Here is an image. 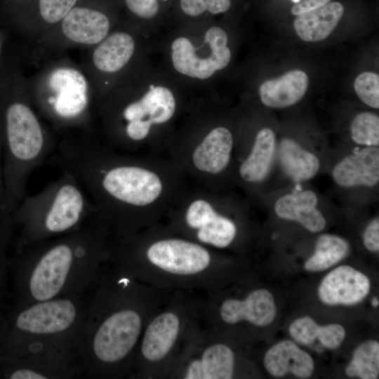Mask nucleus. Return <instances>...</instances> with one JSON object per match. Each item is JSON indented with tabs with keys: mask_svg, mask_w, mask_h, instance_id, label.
<instances>
[{
	"mask_svg": "<svg viewBox=\"0 0 379 379\" xmlns=\"http://www.w3.org/2000/svg\"><path fill=\"white\" fill-rule=\"evenodd\" d=\"M173 293L105 262L91 290L81 330V378H131L145 327Z\"/></svg>",
	"mask_w": 379,
	"mask_h": 379,
	"instance_id": "obj_1",
	"label": "nucleus"
},
{
	"mask_svg": "<svg viewBox=\"0 0 379 379\" xmlns=\"http://www.w3.org/2000/svg\"><path fill=\"white\" fill-rule=\"evenodd\" d=\"M109 237L95 213L72 232L13 252L8 258V303L20 307L90 291L109 258Z\"/></svg>",
	"mask_w": 379,
	"mask_h": 379,
	"instance_id": "obj_2",
	"label": "nucleus"
},
{
	"mask_svg": "<svg viewBox=\"0 0 379 379\" xmlns=\"http://www.w3.org/2000/svg\"><path fill=\"white\" fill-rule=\"evenodd\" d=\"M91 290L20 307L8 303L0 312V353L58 354L79 364L81 334Z\"/></svg>",
	"mask_w": 379,
	"mask_h": 379,
	"instance_id": "obj_3",
	"label": "nucleus"
},
{
	"mask_svg": "<svg viewBox=\"0 0 379 379\" xmlns=\"http://www.w3.org/2000/svg\"><path fill=\"white\" fill-rule=\"evenodd\" d=\"M109 261L155 288L199 293L216 291L221 270L211 252L178 238L155 240L143 249L121 239L111 241Z\"/></svg>",
	"mask_w": 379,
	"mask_h": 379,
	"instance_id": "obj_4",
	"label": "nucleus"
},
{
	"mask_svg": "<svg viewBox=\"0 0 379 379\" xmlns=\"http://www.w3.org/2000/svg\"><path fill=\"white\" fill-rule=\"evenodd\" d=\"M95 209L77 178L61 175L37 193L25 196L13 212V252L35 243L72 232L88 220Z\"/></svg>",
	"mask_w": 379,
	"mask_h": 379,
	"instance_id": "obj_5",
	"label": "nucleus"
},
{
	"mask_svg": "<svg viewBox=\"0 0 379 379\" xmlns=\"http://www.w3.org/2000/svg\"><path fill=\"white\" fill-rule=\"evenodd\" d=\"M199 323V293L174 291L145 327L131 378H169Z\"/></svg>",
	"mask_w": 379,
	"mask_h": 379,
	"instance_id": "obj_6",
	"label": "nucleus"
},
{
	"mask_svg": "<svg viewBox=\"0 0 379 379\" xmlns=\"http://www.w3.org/2000/svg\"><path fill=\"white\" fill-rule=\"evenodd\" d=\"M236 361L233 348L216 340L215 332L199 321L169 378L230 379L235 375Z\"/></svg>",
	"mask_w": 379,
	"mask_h": 379,
	"instance_id": "obj_7",
	"label": "nucleus"
},
{
	"mask_svg": "<svg viewBox=\"0 0 379 379\" xmlns=\"http://www.w3.org/2000/svg\"><path fill=\"white\" fill-rule=\"evenodd\" d=\"M199 310L201 324L210 328L244 322L266 326L273 321L277 312L273 295L264 288L253 290L244 298L227 297L222 300L208 293H199Z\"/></svg>",
	"mask_w": 379,
	"mask_h": 379,
	"instance_id": "obj_8",
	"label": "nucleus"
},
{
	"mask_svg": "<svg viewBox=\"0 0 379 379\" xmlns=\"http://www.w3.org/2000/svg\"><path fill=\"white\" fill-rule=\"evenodd\" d=\"M205 41L211 46V52L202 58L195 53L190 39H175L171 45V60L175 69L181 74L204 80L227 67L231 52L227 46L228 36L225 30L216 26L210 27L206 32Z\"/></svg>",
	"mask_w": 379,
	"mask_h": 379,
	"instance_id": "obj_9",
	"label": "nucleus"
},
{
	"mask_svg": "<svg viewBox=\"0 0 379 379\" xmlns=\"http://www.w3.org/2000/svg\"><path fill=\"white\" fill-rule=\"evenodd\" d=\"M81 378L78 361L58 354L0 353V379Z\"/></svg>",
	"mask_w": 379,
	"mask_h": 379,
	"instance_id": "obj_10",
	"label": "nucleus"
},
{
	"mask_svg": "<svg viewBox=\"0 0 379 379\" xmlns=\"http://www.w3.org/2000/svg\"><path fill=\"white\" fill-rule=\"evenodd\" d=\"M48 84L51 95L47 105L57 119L73 121L83 117L88 105V84L80 72L69 67L55 69Z\"/></svg>",
	"mask_w": 379,
	"mask_h": 379,
	"instance_id": "obj_11",
	"label": "nucleus"
},
{
	"mask_svg": "<svg viewBox=\"0 0 379 379\" xmlns=\"http://www.w3.org/2000/svg\"><path fill=\"white\" fill-rule=\"evenodd\" d=\"M370 288L366 275L350 266L342 265L324 278L318 295L322 302L328 305H352L361 302Z\"/></svg>",
	"mask_w": 379,
	"mask_h": 379,
	"instance_id": "obj_12",
	"label": "nucleus"
},
{
	"mask_svg": "<svg viewBox=\"0 0 379 379\" xmlns=\"http://www.w3.org/2000/svg\"><path fill=\"white\" fill-rule=\"evenodd\" d=\"M187 226L196 231V237L204 244L223 248L230 246L237 234L235 224L217 213L206 201L197 200L185 215Z\"/></svg>",
	"mask_w": 379,
	"mask_h": 379,
	"instance_id": "obj_13",
	"label": "nucleus"
},
{
	"mask_svg": "<svg viewBox=\"0 0 379 379\" xmlns=\"http://www.w3.org/2000/svg\"><path fill=\"white\" fill-rule=\"evenodd\" d=\"M333 178L344 187L375 185L379 180V149L367 147L345 157L334 167Z\"/></svg>",
	"mask_w": 379,
	"mask_h": 379,
	"instance_id": "obj_14",
	"label": "nucleus"
},
{
	"mask_svg": "<svg viewBox=\"0 0 379 379\" xmlns=\"http://www.w3.org/2000/svg\"><path fill=\"white\" fill-rule=\"evenodd\" d=\"M175 109L173 93L162 86H151L138 100L128 104L122 112L127 122L142 121L149 124H160L168 121Z\"/></svg>",
	"mask_w": 379,
	"mask_h": 379,
	"instance_id": "obj_15",
	"label": "nucleus"
},
{
	"mask_svg": "<svg viewBox=\"0 0 379 379\" xmlns=\"http://www.w3.org/2000/svg\"><path fill=\"white\" fill-rule=\"evenodd\" d=\"M263 363L267 372L275 377L291 373L297 377L307 378L314 368L312 357L289 340L270 347L264 356Z\"/></svg>",
	"mask_w": 379,
	"mask_h": 379,
	"instance_id": "obj_16",
	"label": "nucleus"
},
{
	"mask_svg": "<svg viewBox=\"0 0 379 379\" xmlns=\"http://www.w3.org/2000/svg\"><path fill=\"white\" fill-rule=\"evenodd\" d=\"M109 25V19L104 13L76 7L63 18L62 29L64 34L74 42L95 44L105 38Z\"/></svg>",
	"mask_w": 379,
	"mask_h": 379,
	"instance_id": "obj_17",
	"label": "nucleus"
},
{
	"mask_svg": "<svg viewBox=\"0 0 379 379\" xmlns=\"http://www.w3.org/2000/svg\"><path fill=\"white\" fill-rule=\"evenodd\" d=\"M317 197L310 190L288 194L279 198L274 211L281 218L296 221L312 232H319L326 226V220L316 208Z\"/></svg>",
	"mask_w": 379,
	"mask_h": 379,
	"instance_id": "obj_18",
	"label": "nucleus"
},
{
	"mask_svg": "<svg viewBox=\"0 0 379 379\" xmlns=\"http://www.w3.org/2000/svg\"><path fill=\"white\" fill-rule=\"evenodd\" d=\"M308 84L307 74L295 69L263 82L259 88V94L265 105L284 108L298 102L305 94Z\"/></svg>",
	"mask_w": 379,
	"mask_h": 379,
	"instance_id": "obj_19",
	"label": "nucleus"
},
{
	"mask_svg": "<svg viewBox=\"0 0 379 379\" xmlns=\"http://www.w3.org/2000/svg\"><path fill=\"white\" fill-rule=\"evenodd\" d=\"M344 13L338 1H329L319 7L299 14L293 26L298 36L305 41L317 42L327 38L335 28Z\"/></svg>",
	"mask_w": 379,
	"mask_h": 379,
	"instance_id": "obj_20",
	"label": "nucleus"
},
{
	"mask_svg": "<svg viewBox=\"0 0 379 379\" xmlns=\"http://www.w3.org/2000/svg\"><path fill=\"white\" fill-rule=\"evenodd\" d=\"M233 139L230 131L225 127L213 129L196 148L193 162L200 171L218 173L228 164Z\"/></svg>",
	"mask_w": 379,
	"mask_h": 379,
	"instance_id": "obj_21",
	"label": "nucleus"
},
{
	"mask_svg": "<svg viewBox=\"0 0 379 379\" xmlns=\"http://www.w3.org/2000/svg\"><path fill=\"white\" fill-rule=\"evenodd\" d=\"M276 152L275 135L269 128L257 134L251 152L241 165V177L248 182L263 180L272 167Z\"/></svg>",
	"mask_w": 379,
	"mask_h": 379,
	"instance_id": "obj_22",
	"label": "nucleus"
},
{
	"mask_svg": "<svg viewBox=\"0 0 379 379\" xmlns=\"http://www.w3.org/2000/svg\"><path fill=\"white\" fill-rule=\"evenodd\" d=\"M135 50L133 37L125 32H115L106 38L94 51L93 62L97 69L113 73L124 67Z\"/></svg>",
	"mask_w": 379,
	"mask_h": 379,
	"instance_id": "obj_23",
	"label": "nucleus"
},
{
	"mask_svg": "<svg viewBox=\"0 0 379 379\" xmlns=\"http://www.w3.org/2000/svg\"><path fill=\"white\" fill-rule=\"evenodd\" d=\"M279 159L284 173L295 182L312 178L319 169L320 164L317 156L289 138H285L280 142Z\"/></svg>",
	"mask_w": 379,
	"mask_h": 379,
	"instance_id": "obj_24",
	"label": "nucleus"
},
{
	"mask_svg": "<svg viewBox=\"0 0 379 379\" xmlns=\"http://www.w3.org/2000/svg\"><path fill=\"white\" fill-rule=\"evenodd\" d=\"M289 333L299 343L309 345L317 339L328 349L338 348L345 337V330L341 325L332 324L321 326L307 316L295 320L289 327Z\"/></svg>",
	"mask_w": 379,
	"mask_h": 379,
	"instance_id": "obj_25",
	"label": "nucleus"
},
{
	"mask_svg": "<svg viewBox=\"0 0 379 379\" xmlns=\"http://www.w3.org/2000/svg\"><path fill=\"white\" fill-rule=\"evenodd\" d=\"M349 248L344 239L333 234H322L317 241L314 254L305 262L304 267L310 272L325 270L344 259Z\"/></svg>",
	"mask_w": 379,
	"mask_h": 379,
	"instance_id": "obj_26",
	"label": "nucleus"
},
{
	"mask_svg": "<svg viewBox=\"0 0 379 379\" xmlns=\"http://www.w3.org/2000/svg\"><path fill=\"white\" fill-rule=\"evenodd\" d=\"M350 377L376 379L379 375V343L370 340L359 345L354 351L352 359L345 368Z\"/></svg>",
	"mask_w": 379,
	"mask_h": 379,
	"instance_id": "obj_27",
	"label": "nucleus"
},
{
	"mask_svg": "<svg viewBox=\"0 0 379 379\" xmlns=\"http://www.w3.org/2000/svg\"><path fill=\"white\" fill-rule=\"evenodd\" d=\"M15 225L12 216L8 212L0 214V312L10 300V282L8 249L13 244Z\"/></svg>",
	"mask_w": 379,
	"mask_h": 379,
	"instance_id": "obj_28",
	"label": "nucleus"
},
{
	"mask_svg": "<svg viewBox=\"0 0 379 379\" xmlns=\"http://www.w3.org/2000/svg\"><path fill=\"white\" fill-rule=\"evenodd\" d=\"M351 136L359 145L376 147L379 145V118L371 112H361L351 124Z\"/></svg>",
	"mask_w": 379,
	"mask_h": 379,
	"instance_id": "obj_29",
	"label": "nucleus"
},
{
	"mask_svg": "<svg viewBox=\"0 0 379 379\" xmlns=\"http://www.w3.org/2000/svg\"><path fill=\"white\" fill-rule=\"evenodd\" d=\"M357 96L366 105L379 108V76L372 72L359 74L354 81Z\"/></svg>",
	"mask_w": 379,
	"mask_h": 379,
	"instance_id": "obj_30",
	"label": "nucleus"
},
{
	"mask_svg": "<svg viewBox=\"0 0 379 379\" xmlns=\"http://www.w3.org/2000/svg\"><path fill=\"white\" fill-rule=\"evenodd\" d=\"M180 8L187 15L195 17L208 11L211 14L225 13L231 6L230 0H180Z\"/></svg>",
	"mask_w": 379,
	"mask_h": 379,
	"instance_id": "obj_31",
	"label": "nucleus"
},
{
	"mask_svg": "<svg viewBox=\"0 0 379 379\" xmlns=\"http://www.w3.org/2000/svg\"><path fill=\"white\" fill-rule=\"evenodd\" d=\"M77 0H39V11L43 19L55 23L63 19Z\"/></svg>",
	"mask_w": 379,
	"mask_h": 379,
	"instance_id": "obj_32",
	"label": "nucleus"
},
{
	"mask_svg": "<svg viewBox=\"0 0 379 379\" xmlns=\"http://www.w3.org/2000/svg\"><path fill=\"white\" fill-rule=\"evenodd\" d=\"M125 1L128 9L142 18H152L159 12L158 0H125Z\"/></svg>",
	"mask_w": 379,
	"mask_h": 379,
	"instance_id": "obj_33",
	"label": "nucleus"
},
{
	"mask_svg": "<svg viewBox=\"0 0 379 379\" xmlns=\"http://www.w3.org/2000/svg\"><path fill=\"white\" fill-rule=\"evenodd\" d=\"M364 244L370 251L379 250V219L373 220L367 226L364 233Z\"/></svg>",
	"mask_w": 379,
	"mask_h": 379,
	"instance_id": "obj_34",
	"label": "nucleus"
},
{
	"mask_svg": "<svg viewBox=\"0 0 379 379\" xmlns=\"http://www.w3.org/2000/svg\"><path fill=\"white\" fill-rule=\"evenodd\" d=\"M329 1L331 0H301L292 6L291 13L298 15L319 7Z\"/></svg>",
	"mask_w": 379,
	"mask_h": 379,
	"instance_id": "obj_35",
	"label": "nucleus"
},
{
	"mask_svg": "<svg viewBox=\"0 0 379 379\" xmlns=\"http://www.w3.org/2000/svg\"><path fill=\"white\" fill-rule=\"evenodd\" d=\"M372 305L373 307H376L379 305L378 300L376 298H373L372 300Z\"/></svg>",
	"mask_w": 379,
	"mask_h": 379,
	"instance_id": "obj_36",
	"label": "nucleus"
}]
</instances>
